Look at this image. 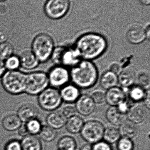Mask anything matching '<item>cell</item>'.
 <instances>
[{"label": "cell", "instance_id": "24", "mask_svg": "<svg viewBox=\"0 0 150 150\" xmlns=\"http://www.w3.org/2000/svg\"><path fill=\"white\" fill-rule=\"evenodd\" d=\"M22 150H41V142L35 136L27 135L23 139L21 143Z\"/></svg>", "mask_w": 150, "mask_h": 150}, {"label": "cell", "instance_id": "35", "mask_svg": "<svg viewBox=\"0 0 150 150\" xmlns=\"http://www.w3.org/2000/svg\"><path fill=\"white\" fill-rule=\"evenodd\" d=\"M96 104H101L105 101V93L102 91H95L90 95Z\"/></svg>", "mask_w": 150, "mask_h": 150}, {"label": "cell", "instance_id": "48", "mask_svg": "<svg viewBox=\"0 0 150 150\" xmlns=\"http://www.w3.org/2000/svg\"><path fill=\"white\" fill-rule=\"evenodd\" d=\"M6 1H7V0H0V2H2Z\"/></svg>", "mask_w": 150, "mask_h": 150}, {"label": "cell", "instance_id": "27", "mask_svg": "<svg viewBox=\"0 0 150 150\" xmlns=\"http://www.w3.org/2000/svg\"><path fill=\"white\" fill-rule=\"evenodd\" d=\"M58 147L60 150H75L77 147L76 142L71 137L66 136L59 140Z\"/></svg>", "mask_w": 150, "mask_h": 150}, {"label": "cell", "instance_id": "43", "mask_svg": "<svg viewBox=\"0 0 150 150\" xmlns=\"http://www.w3.org/2000/svg\"><path fill=\"white\" fill-rule=\"evenodd\" d=\"M144 105L147 109L149 110L150 107V92L147 94L146 98L144 100Z\"/></svg>", "mask_w": 150, "mask_h": 150}, {"label": "cell", "instance_id": "38", "mask_svg": "<svg viewBox=\"0 0 150 150\" xmlns=\"http://www.w3.org/2000/svg\"><path fill=\"white\" fill-rule=\"evenodd\" d=\"M116 107L120 112H121L122 113L127 115L131 106L127 100L126 99Z\"/></svg>", "mask_w": 150, "mask_h": 150}, {"label": "cell", "instance_id": "15", "mask_svg": "<svg viewBox=\"0 0 150 150\" xmlns=\"http://www.w3.org/2000/svg\"><path fill=\"white\" fill-rule=\"evenodd\" d=\"M147 115L145 108L141 105L136 104L131 106L127 113V118L134 124H140L145 120Z\"/></svg>", "mask_w": 150, "mask_h": 150}, {"label": "cell", "instance_id": "13", "mask_svg": "<svg viewBox=\"0 0 150 150\" xmlns=\"http://www.w3.org/2000/svg\"><path fill=\"white\" fill-rule=\"evenodd\" d=\"M127 38L128 42L133 45L141 44L147 39L145 29L141 25H133L128 30Z\"/></svg>", "mask_w": 150, "mask_h": 150}, {"label": "cell", "instance_id": "49", "mask_svg": "<svg viewBox=\"0 0 150 150\" xmlns=\"http://www.w3.org/2000/svg\"></svg>", "mask_w": 150, "mask_h": 150}, {"label": "cell", "instance_id": "46", "mask_svg": "<svg viewBox=\"0 0 150 150\" xmlns=\"http://www.w3.org/2000/svg\"><path fill=\"white\" fill-rule=\"evenodd\" d=\"M140 3L143 5L149 6L150 4V0H139Z\"/></svg>", "mask_w": 150, "mask_h": 150}, {"label": "cell", "instance_id": "5", "mask_svg": "<svg viewBox=\"0 0 150 150\" xmlns=\"http://www.w3.org/2000/svg\"><path fill=\"white\" fill-rule=\"evenodd\" d=\"M63 102L60 91L54 87H47L38 94L39 105L45 111L56 110L60 106Z\"/></svg>", "mask_w": 150, "mask_h": 150}, {"label": "cell", "instance_id": "36", "mask_svg": "<svg viewBox=\"0 0 150 150\" xmlns=\"http://www.w3.org/2000/svg\"><path fill=\"white\" fill-rule=\"evenodd\" d=\"M76 112L75 106L71 105H68L63 108L62 113L66 119H68L75 115Z\"/></svg>", "mask_w": 150, "mask_h": 150}, {"label": "cell", "instance_id": "10", "mask_svg": "<svg viewBox=\"0 0 150 150\" xmlns=\"http://www.w3.org/2000/svg\"><path fill=\"white\" fill-rule=\"evenodd\" d=\"M76 110L81 115L89 116L93 113L96 109V105L90 95H80L75 102Z\"/></svg>", "mask_w": 150, "mask_h": 150}, {"label": "cell", "instance_id": "1", "mask_svg": "<svg viewBox=\"0 0 150 150\" xmlns=\"http://www.w3.org/2000/svg\"><path fill=\"white\" fill-rule=\"evenodd\" d=\"M74 47L82 60L91 61L99 58L105 52L108 43L106 38L101 34L87 33L77 39Z\"/></svg>", "mask_w": 150, "mask_h": 150}, {"label": "cell", "instance_id": "45", "mask_svg": "<svg viewBox=\"0 0 150 150\" xmlns=\"http://www.w3.org/2000/svg\"><path fill=\"white\" fill-rule=\"evenodd\" d=\"M80 150H92V146L90 144H86L83 145Z\"/></svg>", "mask_w": 150, "mask_h": 150}, {"label": "cell", "instance_id": "16", "mask_svg": "<svg viewBox=\"0 0 150 150\" xmlns=\"http://www.w3.org/2000/svg\"><path fill=\"white\" fill-rule=\"evenodd\" d=\"M20 67L26 70H32L38 66L40 62L31 51H24L19 57Z\"/></svg>", "mask_w": 150, "mask_h": 150}, {"label": "cell", "instance_id": "32", "mask_svg": "<svg viewBox=\"0 0 150 150\" xmlns=\"http://www.w3.org/2000/svg\"><path fill=\"white\" fill-rule=\"evenodd\" d=\"M25 127L28 133L31 134H36L39 133L41 129L40 122L37 118L27 122Z\"/></svg>", "mask_w": 150, "mask_h": 150}, {"label": "cell", "instance_id": "40", "mask_svg": "<svg viewBox=\"0 0 150 150\" xmlns=\"http://www.w3.org/2000/svg\"><path fill=\"white\" fill-rule=\"evenodd\" d=\"M9 38V35L5 30L0 29V44L6 42Z\"/></svg>", "mask_w": 150, "mask_h": 150}, {"label": "cell", "instance_id": "9", "mask_svg": "<svg viewBox=\"0 0 150 150\" xmlns=\"http://www.w3.org/2000/svg\"><path fill=\"white\" fill-rule=\"evenodd\" d=\"M48 82L51 87L57 88L68 84L70 80V73L68 68L63 66H55L49 70L47 74Z\"/></svg>", "mask_w": 150, "mask_h": 150}, {"label": "cell", "instance_id": "47", "mask_svg": "<svg viewBox=\"0 0 150 150\" xmlns=\"http://www.w3.org/2000/svg\"><path fill=\"white\" fill-rule=\"evenodd\" d=\"M145 31H146V37H147V39H149L150 38V25L146 28L145 29Z\"/></svg>", "mask_w": 150, "mask_h": 150}, {"label": "cell", "instance_id": "33", "mask_svg": "<svg viewBox=\"0 0 150 150\" xmlns=\"http://www.w3.org/2000/svg\"><path fill=\"white\" fill-rule=\"evenodd\" d=\"M118 142V150H134V143L131 139L123 137L120 138Z\"/></svg>", "mask_w": 150, "mask_h": 150}, {"label": "cell", "instance_id": "37", "mask_svg": "<svg viewBox=\"0 0 150 150\" xmlns=\"http://www.w3.org/2000/svg\"><path fill=\"white\" fill-rule=\"evenodd\" d=\"M92 150H112L110 144L105 142H100L94 144Z\"/></svg>", "mask_w": 150, "mask_h": 150}, {"label": "cell", "instance_id": "14", "mask_svg": "<svg viewBox=\"0 0 150 150\" xmlns=\"http://www.w3.org/2000/svg\"><path fill=\"white\" fill-rule=\"evenodd\" d=\"M60 92L63 101L68 104L75 103L81 95L80 89L74 84L63 86Z\"/></svg>", "mask_w": 150, "mask_h": 150}, {"label": "cell", "instance_id": "11", "mask_svg": "<svg viewBox=\"0 0 150 150\" xmlns=\"http://www.w3.org/2000/svg\"><path fill=\"white\" fill-rule=\"evenodd\" d=\"M82 60L75 47L64 46L61 57L60 66L72 68L77 65Z\"/></svg>", "mask_w": 150, "mask_h": 150}, {"label": "cell", "instance_id": "12", "mask_svg": "<svg viewBox=\"0 0 150 150\" xmlns=\"http://www.w3.org/2000/svg\"><path fill=\"white\" fill-rule=\"evenodd\" d=\"M105 93V101L110 106H117L127 99L125 91L118 86L108 89Z\"/></svg>", "mask_w": 150, "mask_h": 150}, {"label": "cell", "instance_id": "44", "mask_svg": "<svg viewBox=\"0 0 150 150\" xmlns=\"http://www.w3.org/2000/svg\"><path fill=\"white\" fill-rule=\"evenodd\" d=\"M19 134L21 136H27L28 135V132H27V129L26 128L25 126L22 127L20 128V129L19 130Z\"/></svg>", "mask_w": 150, "mask_h": 150}, {"label": "cell", "instance_id": "7", "mask_svg": "<svg viewBox=\"0 0 150 150\" xmlns=\"http://www.w3.org/2000/svg\"><path fill=\"white\" fill-rule=\"evenodd\" d=\"M70 0H46L44 5L46 16L53 20H59L64 17L69 11Z\"/></svg>", "mask_w": 150, "mask_h": 150}, {"label": "cell", "instance_id": "29", "mask_svg": "<svg viewBox=\"0 0 150 150\" xmlns=\"http://www.w3.org/2000/svg\"><path fill=\"white\" fill-rule=\"evenodd\" d=\"M14 47L9 42H6L0 44V60L4 61L13 55Z\"/></svg>", "mask_w": 150, "mask_h": 150}, {"label": "cell", "instance_id": "42", "mask_svg": "<svg viewBox=\"0 0 150 150\" xmlns=\"http://www.w3.org/2000/svg\"><path fill=\"white\" fill-rule=\"evenodd\" d=\"M6 71V69L4 65V62L0 60V78H1Z\"/></svg>", "mask_w": 150, "mask_h": 150}, {"label": "cell", "instance_id": "39", "mask_svg": "<svg viewBox=\"0 0 150 150\" xmlns=\"http://www.w3.org/2000/svg\"><path fill=\"white\" fill-rule=\"evenodd\" d=\"M5 150H22L20 144L16 141H11L6 145Z\"/></svg>", "mask_w": 150, "mask_h": 150}, {"label": "cell", "instance_id": "23", "mask_svg": "<svg viewBox=\"0 0 150 150\" xmlns=\"http://www.w3.org/2000/svg\"><path fill=\"white\" fill-rule=\"evenodd\" d=\"M84 122L80 116L75 115L68 119L66 126L67 130L71 134H76L81 132Z\"/></svg>", "mask_w": 150, "mask_h": 150}, {"label": "cell", "instance_id": "22", "mask_svg": "<svg viewBox=\"0 0 150 150\" xmlns=\"http://www.w3.org/2000/svg\"><path fill=\"white\" fill-rule=\"evenodd\" d=\"M100 83L101 87L105 90L115 87L118 84V75L110 70L106 71L101 76Z\"/></svg>", "mask_w": 150, "mask_h": 150}, {"label": "cell", "instance_id": "20", "mask_svg": "<svg viewBox=\"0 0 150 150\" xmlns=\"http://www.w3.org/2000/svg\"><path fill=\"white\" fill-rule=\"evenodd\" d=\"M118 83L124 89H128L134 85L136 76L134 71L130 69H125L121 71L118 75Z\"/></svg>", "mask_w": 150, "mask_h": 150}, {"label": "cell", "instance_id": "31", "mask_svg": "<svg viewBox=\"0 0 150 150\" xmlns=\"http://www.w3.org/2000/svg\"><path fill=\"white\" fill-rule=\"evenodd\" d=\"M4 63L6 69L8 71L17 70L20 67L19 57L13 54L5 60Z\"/></svg>", "mask_w": 150, "mask_h": 150}, {"label": "cell", "instance_id": "28", "mask_svg": "<svg viewBox=\"0 0 150 150\" xmlns=\"http://www.w3.org/2000/svg\"><path fill=\"white\" fill-rule=\"evenodd\" d=\"M137 131V128L134 124L126 121L121 125L120 132L123 137L131 139L136 136Z\"/></svg>", "mask_w": 150, "mask_h": 150}, {"label": "cell", "instance_id": "21", "mask_svg": "<svg viewBox=\"0 0 150 150\" xmlns=\"http://www.w3.org/2000/svg\"><path fill=\"white\" fill-rule=\"evenodd\" d=\"M67 119L62 113L53 112L48 115L46 122L49 127L54 129H59L66 124Z\"/></svg>", "mask_w": 150, "mask_h": 150}, {"label": "cell", "instance_id": "2", "mask_svg": "<svg viewBox=\"0 0 150 150\" xmlns=\"http://www.w3.org/2000/svg\"><path fill=\"white\" fill-rule=\"evenodd\" d=\"M70 80L79 89H88L96 84L98 79V69L91 61L82 60L71 68Z\"/></svg>", "mask_w": 150, "mask_h": 150}, {"label": "cell", "instance_id": "30", "mask_svg": "<svg viewBox=\"0 0 150 150\" xmlns=\"http://www.w3.org/2000/svg\"><path fill=\"white\" fill-rule=\"evenodd\" d=\"M39 133L41 138L45 142H52L56 137V132L55 129L49 126L41 127Z\"/></svg>", "mask_w": 150, "mask_h": 150}, {"label": "cell", "instance_id": "8", "mask_svg": "<svg viewBox=\"0 0 150 150\" xmlns=\"http://www.w3.org/2000/svg\"><path fill=\"white\" fill-rule=\"evenodd\" d=\"M105 128L99 121H88L84 123L81 131L82 138L89 143L95 144L103 138Z\"/></svg>", "mask_w": 150, "mask_h": 150}, {"label": "cell", "instance_id": "18", "mask_svg": "<svg viewBox=\"0 0 150 150\" xmlns=\"http://www.w3.org/2000/svg\"><path fill=\"white\" fill-rule=\"evenodd\" d=\"M149 92V89L147 90L139 85L134 84L129 88L128 95L130 101L137 103L144 101Z\"/></svg>", "mask_w": 150, "mask_h": 150}, {"label": "cell", "instance_id": "25", "mask_svg": "<svg viewBox=\"0 0 150 150\" xmlns=\"http://www.w3.org/2000/svg\"><path fill=\"white\" fill-rule=\"evenodd\" d=\"M2 125L6 130L13 131L20 127L21 121L17 115H9L4 117L2 121Z\"/></svg>", "mask_w": 150, "mask_h": 150}, {"label": "cell", "instance_id": "41", "mask_svg": "<svg viewBox=\"0 0 150 150\" xmlns=\"http://www.w3.org/2000/svg\"><path fill=\"white\" fill-rule=\"evenodd\" d=\"M121 67L117 63H114L110 66V70L112 72L118 75L121 72Z\"/></svg>", "mask_w": 150, "mask_h": 150}, {"label": "cell", "instance_id": "17", "mask_svg": "<svg viewBox=\"0 0 150 150\" xmlns=\"http://www.w3.org/2000/svg\"><path fill=\"white\" fill-rule=\"evenodd\" d=\"M106 117L108 122L114 126H121L126 121L127 115L119 111L116 106H110L106 112Z\"/></svg>", "mask_w": 150, "mask_h": 150}, {"label": "cell", "instance_id": "19", "mask_svg": "<svg viewBox=\"0 0 150 150\" xmlns=\"http://www.w3.org/2000/svg\"><path fill=\"white\" fill-rule=\"evenodd\" d=\"M38 114V108L31 104H25L18 109L17 115L21 121L27 122L36 119Z\"/></svg>", "mask_w": 150, "mask_h": 150}, {"label": "cell", "instance_id": "34", "mask_svg": "<svg viewBox=\"0 0 150 150\" xmlns=\"http://www.w3.org/2000/svg\"><path fill=\"white\" fill-rule=\"evenodd\" d=\"M139 85L146 89H149L150 79L149 75L145 72H142L138 76Z\"/></svg>", "mask_w": 150, "mask_h": 150}, {"label": "cell", "instance_id": "3", "mask_svg": "<svg viewBox=\"0 0 150 150\" xmlns=\"http://www.w3.org/2000/svg\"><path fill=\"white\" fill-rule=\"evenodd\" d=\"M1 78L2 86L8 93L18 95L25 92L26 84V74L18 70H8Z\"/></svg>", "mask_w": 150, "mask_h": 150}, {"label": "cell", "instance_id": "4", "mask_svg": "<svg viewBox=\"0 0 150 150\" xmlns=\"http://www.w3.org/2000/svg\"><path fill=\"white\" fill-rule=\"evenodd\" d=\"M54 48L53 39L46 33L38 34L32 42L31 51L40 62L48 60Z\"/></svg>", "mask_w": 150, "mask_h": 150}, {"label": "cell", "instance_id": "26", "mask_svg": "<svg viewBox=\"0 0 150 150\" xmlns=\"http://www.w3.org/2000/svg\"><path fill=\"white\" fill-rule=\"evenodd\" d=\"M120 130L114 127H109L105 129L103 137L105 142L109 144L114 143L120 138Z\"/></svg>", "mask_w": 150, "mask_h": 150}, {"label": "cell", "instance_id": "6", "mask_svg": "<svg viewBox=\"0 0 150 150\" xmlns=\"http://www.w3.org/2000/svg\"><path fill=\"white\" fill-rule=\"evenodd\" d=\"M47 74L43 72H35L26 74L25 92L31 95H38L49 86Z\"/></svg>", "mask_w": 150, "mask_h": 150}]
</instances>
